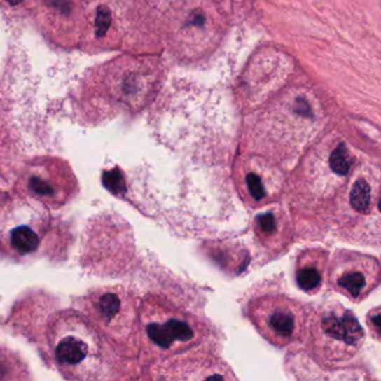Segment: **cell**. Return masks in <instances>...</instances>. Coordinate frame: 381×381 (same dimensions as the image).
Here are the masks:
<instances>
[{
    "mask_svg": "<svg viewBox=\"0 0 381 381\" xmlns=\"http://www.w3.org/2000/svg\"><path fill=\"white\" fill-rule=\"evenodd\" d=\"M315 354L326 361H345L361 348L365 333L356 315L341 305L321 310L310 326Z\"/></svg>",
    "mask_w": 381,
    "mask_h": 381,
    "instance_id": "obj_1",
    "label": "cell"
},
{
    "mask_svg": "<svg viewBox=\"0 0 381 381\" xmlns=\"http://www.w3.org/2000/svg\"><path fill=\"white\" fill-rule=\"evenodd\" d=\"M251 318L264 338L274 345H286L301 333V305L285 296H264L251 307Z\"/></svg>",
    "mask_w": 381,
    "mask_h": 381,
    "instance_id": "obj_2",
    "label": "cell"
},
{
    "mask_svg": "<svg viewBox=\"0 0 381 381\" xmlns=\"http://www.w3.org/2000/svg\"><path fill=\"white\" fill-rule=\"evenodd\" d=\"M376 258L356 251H339L332 262L330 282L335 290L352 301H359L379 283Z\"/></svg>",
    "mask_w": 381,
    "mask_h": 381,
    "instance_id": "obj_3",
    "label": "cell"
},
{
    "mask_svg": "<svg viewBox=\"0 0 381 381\" xmlns=\"http://www.w3.org/2000/svg\"><path fill=\"white\" fill-rule=\"evenodd\" d=\"M146 334L158 349L169 351L193 342L196 338V329L186 315L177 311H167L146 324Z\"/></svg>",
    "mask_w": 381,
    "mask_h": 381,
    "instance_id": "obj_4",
    "label": "cell"
},
{
    "mask_svg": "<svg viewBox=\"0 0 381 381\" xmlns=\"http://www.w3.org/2000/svg\"><path fill=\"white\" fill-rule=\"evenodd\" d=\"M326 273V256L320 251H307L296 263V284L302 291L314 293L320 290Z\"/></svg>",
    "mask_w": 381,
    "mask_h": 381,
    "instance_id": "obj_5",
    "label": "cell"
},
{
    "mask_svg": "<svg viewBox=\"0 0 381 381\" xmlns=\"http://www.w3.org/2000/svg\"><path fill=\"white\" fill-rule=\"evenodd\" d=\"M91 354L89 343L76 334H67L55 345L56 361L67 368L78 367Z\"/></svg>",
    "mask_w": 381,
    "mask_h": 381,
    "instance_id": "obj_6",
    "label": "cell"
},
{
    "mask_svg": "<svg viewBox=\"0 0 381 381\" xmlns=\"http://www.w3.org/2000/svg\"><path fill=\"white\" fill-rule=\"evenodd\" d=\"M378 186L373 187V181L367 177L356 178L348 193V202L354 212L367 215L373 212V206L378 207Z\"/></svg>",
    "mask_w": 381,
    "mask_h": 381,
    "instance_id": "obj_7",
    "label": "cell"
},
{
    "mask_svg": "<svg viewBox=\"0 0 381 381\" xmlns=\"http://www.w3.org/2000/svg\"><path fill=\"white\" fill-rule=\"evenodd\" d=\"M39 244H41V236L31 225H16L9 232V245L11 249L22 256L36 251Z\"/></svg>",
    "mask_w": 381,
    "mask_h": 381,
    "instance_id": "obj_8",
    "label": "cell"
},
{
    "mask_svg": "<svg viewBox=\"0 0 381 381\" xmlns=\"http://www.w3.org/2000/svg\"><path fill=\"white\" fill-rule=\"evenodd\" d=\"M95 312L105 324L116 322L123 310V301L116 292H102L95 300Z\"/></svg>",
    "mask_w": 381,
    "mask_h": 381,
    "instance_id": "obj_9",
    "label": "cell"
},
{
    "mask_svg": "<svg viewBox=\"0 0 381 381\" xmlns=\"http://www.w3.org/2000/svg\"><path fill=\"white\" fill-rule=\"evenodd\" d=\"M328 166H329L328 168H329L330 172L333 174L334 177L342 179V178L349 176L351 170L354 168V158L352 157L345 144H339L330 153Z\"/></svg>",
    "mask_w": 381,
    "mask_h": 381,
    "instance_id": "obj_10",
    "label": "cell"
},
{
    "mask_svg": "<svg viewBox=\"0 0 381 381\" xmlns=\"http://www.w3.org/2000/svg\"><path fill=\"white\" fill-rule=\"evenodd\" d=\"M244 188L251 202H262L268 197V179L262 172H246L243 176Z\"/></svg>",
    "mask_w": 381,
    "mask_h": 381,
    "instance_id": "obj_11",
    "label": "cell"
},
{
    "mask_svg": "<svg viewBox=\"0 0 381 381\" xmlns=\"http://www.w3.org/2000/svg\"><path fill=\"white\" fill-rule=\"evenodd\" d=\"M279 221L274 213L261 214L255 219V233L260 238H273L279 233Z\"/></svg>",
    "mask_w": 381,
    "mask_h": 381,
    "instance_id": "obj_12",
    "label": "cell"
},
{
    "mask_svg": "<svg viewBox=\"0 0 381 381\" xmlns=\"http://www.w3.org/2000/svg\"><path fill=\"white\" fill-rule=\"evenodd\" d=\"M103 183L111 193H122L125 191V178L119 169H113L105 172L103 176Z\"/></svg>",
    "mask_w": 381,
    "mask_h": 381,
    "instance_id": "obj_13",
    "label": "cell"
},
{
    "mask_svg": "<svg viewBox=\"0 0 381 381\" xmlns=\"http://www.w3.org/2000/svg\"><path fill=\"white\" fill-rule=\"evenodd\" d=\"M111 24L110 11L104 7H101L97 11V36H103L106 31H108L109 26Z\"/></svg>",
    "mask_w": 381,
    "mask_h": 381,
    "instance_id": "obj_14",
    "label": "cell"
},
{
    "mask_svg": "<svg viewBox=\"0 0 381 381\" xmlns=\"http://www.w3.org/2000/svg\"><path fill=\"white\" fill-rule=\"evenodd\" d=\"M368 322H369L370 329L376 331V338H379V334H380V312H379L378 309L371 312V315H369V318H368Z\"/></svg>",
    "mask_w": 381,
    "mask_h": 381,
    "instance_id": "obj_15",
    "label": "cell"
},
{
    "mask_svg": "<svg viewBox=\"0 0 381 381\" xmlns=\"http://www.w3.org/2000/svg\"><path fill=\"white\" fill-rule=\"evenodd\" d=\"M22 0H8V3L11 4V5H17V4H20Z\"/></svg>",
    "mask_w": 381,
    "mask_h": 381,
    "instance_id": "obj_16",
    "label": "cell"
}]
</instances>
